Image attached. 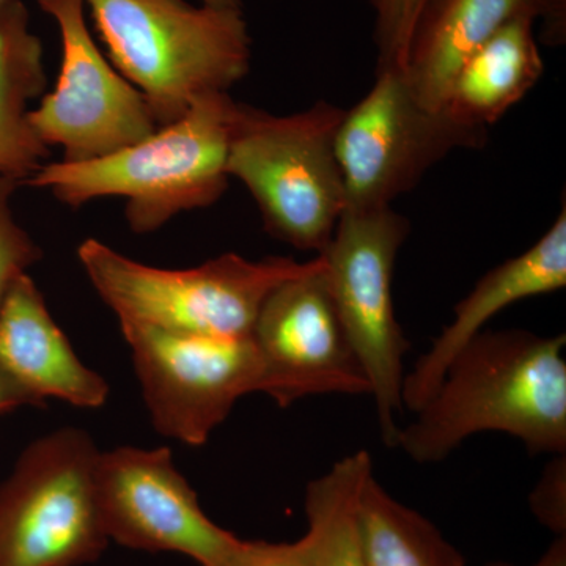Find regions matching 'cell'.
<instances>
[{"label": "cell", "instance_id": "1", "mask_svg": "<svg viewBox=\"0 0 566 566\" xmlns=\"http://www.w3.org/2000/svg\"><path fill=\"white\" fill-rule=\"evenodd\" d=\"M566 338L482 331L457 354L436 392L400 428L395 447L439 463L465 439L504 433L534 455L566 453Z\"/></svg>", "mask_w": 566, "mask_h": 566}, {"label": "cell", "instance_id": "2", "mask_svg": "<svg viewBox=\"0 0 566 566\" xmlns=\"http://www.w3.org/2000/svg\"><path fill=\"white\" fill-rule=\"evenodd\" d=\"M234 107L229 92L211 93L147 139L91 161L44 163L24 186L46 189L71 208L120 197L129 229L156 232L226 192Z\"/></svg>", "mask_w": 566, "mask_h": 566}, {"label": "cell", "instance_id": "3", "mask_svg": "<svg viewBox=\"0 0 566 566\" xmlns=\"http://www.w3.org/2000/svg\"><path fill=\"white\" fill-rule=\"evenodd\" d=\"M112 65L139 88L159 128L197 99L229 92L251 69L243 10L188 0H84Z\"/></svg>", "mask_w": 566, "mask_h": 566}, {"label": "cell", "instance_id": "4", "mask_svg": "<svg viewBox=\"0 0 566 566\" xmlns=\"http://www.w3.org/2000/svg\"><path fill=\"white\" fill-rule=\"evenodd\" d=\"M77 259L120 326L221 338L249 337L266 297L283 282L315 270L322 260L318 255L300 263L270 256L252 262L229 252L188 270H163L95 238L80 245Z\"/></svg>", "mask_w": 566, "mask_h": 566}, {"label": "cell", "instance_id": "5", "mask_svg": "<svg viewBox=\"0 0 566 566\" xmlns=\"http://www.w3.org/2000/svg\"><path fill=\"white\" fill-rule=\"evenodd\" d=\"M344 112L324 99L290 115L234 107L227 174L251 192L266 232L300 251L323 253L346 208L335 153Z\"/></svg>", "mask_w": 566, "mask_h": 566}, {"label": "cell", "instance_id": "6", "mask_svg": "<svg viewBox=\"0 0 566 566\" xmlns=\"http://www.w3.org/2000/svg\"><path fill=\"white\" fill-rule=\"evenodd\" d=\"M98 447L76 427L33 441L0 485V566H81L109 545L96 504Z\"/></svg>", "mask_w": 566, "mask_h": 566}, {"label": "cell", "instance_id": "7", "mask_svg": "<svg viewBox=\"0 0 566 566\" xmlns=\"http://www.w3.org/2000/svg\"><path fill=\"white\" fill-rule=\"evenodd\" d=\"M405 216L392 207L346 208L324 249L327 289L370 385L382 442L395 447L403 412L405 356L411 348L395 315L392 279L408 238Z\"/></svg>", "mask_w": 566, "mask_h": 566}, {"label": "cell", "instance_id": "8", "mask_svg": "<svg viewBox=\"0 0 566 566\" xmlns=\"http://www.w3.org/2000/svg\"><path fill=\"white\" fill-rule=\"evenodd\" d=\"M486 136L422 106L401 70L376 71L374 87L344 112L335 136L346 208L390 207L450 153L482 147Z\"/></svg>", "mask_w": 566, "mask_h": 566}, {"label": "cell", "instance_id": "9", "mask_svg": "<svg viewBox=\"0 0 566 566\" xmlns=\"http://www.w3.org/2000/svg\"><path fill=\"white\" fill-rule=\"evenodd\" d=\"M61 33L57 84L29 112L33 132L62 161L84 163L120 151L159 128L150 104L93 40L84 0H36Z\"/></svg>", "mask_w": 566, "mask_h": 566}, {"label": "cell", "instance_id": "10", "mask_svg": "<svg viewBox=\"0 0 566 566\" xmlns=\"http://www.w3.org/2000/svg\"><path fill=\"white\" fill-rule=\"evenodd\" d=\"M120 327L153 427L166 438L207 444L240 398L262 392V360L251 335L221 338Z\"/></svg>", "mask_w": 566, "mask_h": 566}, {"label": "cell", "instance_id": "11", "mask_svg": "<svg viewBox=\"0 0 566 566\" xmlns=\"http://www.w3.org/2000/svg\"><path fill=\"white\" fill-rule=\"evenodd\" d=\"M95 491L104 532L118 545L182 554L212 566L237 542L203 512L167 447L99 452Z\"/></svg>", "mask_w": 566, "mask_h": 566}, {"label": "cell", "instance_id": "12", "mask_svg": "<svg viewBox=\"0 0 566 566\" xmlns=\"http://www.w3.org/2000/svg\"><path fill=\"white\" fill-rule=\"evenodd\" d=\"M319 259L315 270L283 282L266 297L252 327L262 360V394L281 408L314 395H370Z\"/></svg>", "mask_w": 566, "mask_h": 566}, {"label": "cell", "instance_id": "13", "mask_svg": "<svg viewBox=\"0 0 566 566\" xmlns=\"http://www.w3.org/2000/svg\"><path fill=\"white\" fill-rule=\"evenodd\" d=\"M521 18L539 22L543 41L551 46L565 43L566 0H430L401 70L419 103L441 111L465 59Z\"/></svg>", "mask_w": 566, "mask_h": 566}, {"label": "cell", "instance_id": "14", "mask_svg": "<svg viewBox=\"0 0 566 566\" xmlns=\"http://www.w3.org/2000/svg\"><path fill=\"white\" fill-rule=\"evenodd\" d=\"M566 286V208L526 252L488 271L455 305L453 319L434 338L430 349L405 375L403 406L417 412L436 392L447 368L494 316L528 297L543 296Z\"/></svg>", "mask_w": 566, "mask_h": 566}, {"label": "cell", "instance_id": "15", "mask_svg": "<svg viewBox=\"0 0 566 566\" xmlns=\"http://www.w3.org/2000/svg\"><path fill=\"white\" fill-rule=\"evenodd\" d=\"M0 370L39 406L55 398L98 409L111 394L106 379L77 357L29 274L13 283L0 305Z\"/></svg>", "mask_w": 566, "mask_h": 566}, {"label": "cell", "instance_id": "16", "mask_svg": "<svg viewBox=\"0 0 566 566\" xmlns=\"http://www.w3.org/2000/svg\"><path fill=\"white\" fill-rule=\"evenodd\" d=\"M48 87L44 48L22 0L0 2V177L24 182L50 148L33 132L29 112Z\"/></svg>", "mask_w": 566, "mask_h": 566}, {"label": "cell", "instance_id": "17", "mask_svg": "<svg viewBox=\"0 0 566 566\" xmlns=\"http://www.w3.org/2000/svg\"><path fill=\"white\" fill-rule=\"evenodd\" d=\"M535 24L528 18L512 21L465 59L441 109L447 117L486 129L535 87L545 71Z\"/></svg>", "mask_w": 566, "mask_h": 566}, {"label": "cell", "instance_id": "18", "mask_svg": "<svg viewBox=\"0 0 566 566\" xmlns=\"http://www.w3.org/2000/svg\"><path fill=\"white\" fill-rule=\"evenodd\" d=\"M357 527L367 566H465L441 531L397 501L374 474L360 491Z\"/></svg>", "mask_w": 566, "mask_h": 566}, {"label": "cell", "instance_id": "19", "mask_svg": "<svg viewBox=\"0 0 566 566\" xmlns=\"http://www.w3.org/2000/svg\"><path fill=\"white\" fill-rule=\"evenodd\" d=\"M371 474L374 461L365 450H357L308 483V527L303 539L311 566H367L357 527V502Z\"/></svg>", "mask_w": 566, "mask_h": 566}, {"label": "cell", "instance_id": "20", "mask_svg": "<svg viewBox=\"0 0 566 566\" xmlns=\"http://www.w3.org/2000/svg\"><path fill=\"white\" fill-rule=\"evenodd\" d=\"M375 13L378 69L403 70L417 22L430 0H367Z\"/></svg>", "mask_w": 566, "mask_h": 566}, {"label": "cell", "instance_id": "21", "mask_svg": "<svg viewBox=\"0 0 566 566\" xmlns=\"http://www.w3.org/2000/svg\"><path fill=\"white\" fill-rule=\"evenodd\" d=\"M22 188L14 178L0 177V305L13 283L40 262L43 252L14 219L11 199Z\"/></svg>", "mask_w": 566, "mask_h": 566}, {"label": "cell", "instance_id": "22", "mask_svg": "<svg viewBox=\"0 0 566 566\" xmlns=\"http://www.w3.org/2000/svg\"><path fill=\"white\" fill-rule=\"evenodd\" d=\"M528 505L543 526L557 536H565L566 455H554V460L547 465L532 491Z\"/></svg>", "mask_w": 566, "mask_h": 566}, {"label": "cell", "instance_id": "23", "mask_svg": "<svg viewBox=\"0 0 566 566\" xmlns=\"http://www.w3.org/2000/svg\"><path fill=\"white\" fill-rule=\"evenodd\" d=\"M212 566H311L303 538L293 543L244 542L232 547Z\"/></svg>", "mask_w": 566, "mask_h": 566}, {"label": "cell", "instance_id": "24", "mask_svg": "<svg viewBox=\"0 0 566 566\" xmlns=\"http://www.w3.org/2000/svg\"><path fill=\"white\" fill-rule=\"evenodd\" d=\"M22 406H39L31 395L24 392L21 387L0 370V415L22 408Z\"/></svg>", "mask_w": 566, "mask_h": 566}, {"label": "cell", "instance_id": "25", "mask_svg": "<svg viewBox=\"0 0 566 566\" xmlns=\"http://www.w3.org/2000/svg\"><path fill=\"white\" fill-rule=\"evenodd\" d=\"M485 566H516L506 564V562H491ZM531 566H566V535L557 536L556 542L547 547L546 553L543 554L534 565Z\"/></svg>", "mask_w": 566, "mask_h": 566}, {"label": "cell", "instance_id": "26", "mask_svg": "<svg viewBox=\"0 0 566 566\" xmlns=\"http://www.w3.org/2000/svg\"><path fill=\"white\" fill-rule=\"evenodd\" d=\"M202 3L216 9L243 10V0H202Z\"/></svg>", "mask_w": 566, "mask_h": 566}, {"label": "cell", "instance_id": "27", "mask_svg": "<svg viewBox=\"0 0 566 566\" xmlns=\"http://www.w3.org/2000/svg\"><path fill=\"white\" fill-rule=\"evenodd\" d=\"M0 2H3V0H0Z\"/></svg>", "mask_w": 566, "mask_h": 566}]
</instances>
